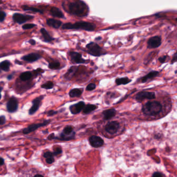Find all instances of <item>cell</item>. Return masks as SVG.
<instances>
[{"label":"cell","mask_w":177,"mask_h":177,"mask_svg":"<svg viewBox=\"0 0 177 177\" xmlns=\"http://www.w3.org/2000/svg\"><path fill=\"white\" fill-rule=\"evenodd\" d=\"M67 11L73 16L83 17L88 14L89 8L82 0H72L68 4Z\"/></svg>","instance_id":"obj_1"},{"label":"cell","mask_w":177,"mask_h":177,"mask_svg":"<svg viewBox=\"0 0 177 177\" xmlns=\"http://www.w3.org/2000/svg\"><path fill=\"white\" fill-rule=\"evenodd\" d=\"M163 106L160 102L156 101H148L142 107L141 111L143 114L149 117H154L161 113Z\"/></svg>","instance_id":"obj_2"},{"label":"cell","mask_w":177,"mask_h":177,"mask_svg":"<svg viewBox=\"0 0 177 177\" xmlns=\"http://www.w3.org/2000/svg\"><path fill=\"white\" fill-rule=\"evenodd\" d=\"M64 30H82L84 31L92 32L96 29V26L92 23L85 21H79L74 23H67L62 27Z\"/></svg>","instance_id":"obj_3"},{"label":"cell","mask_w":177,"mask_h":177,"mask_svg":"<svg viewBox=\"0 0 177 177\" xmlns=\"http://www.w3.org/2000/svg\"><path fill=\"white\" fill-rule=\"evenodd\" d=\"M86 52L95 57H100L108 53L101 47H100L98 43L95 42H90L86 46Z\"/></svg>","instance_id":"obj_4"},{"label":"cell","mask_w":177,"mask_h":177,"mask_svg":"<svg viewBox=\"0 0 177 177\" xmlns=\"http://www.w3.org/2000/svg\"><path fill=\"white\" fill-rule=\"evenodd\" d=\"M76 132L72 126H67L63 129L61 133L57 136H55V139L60 141H69L75 138Z\"/></svg>","instance_id":"obj_5"},{"label":"cell","mask_w":177,"mask_h":177,"mask_svg":"<svg viewBox=\"0 0 177 177\" xmlns=\"http://www.w3.org/2000/svg\"><path fill=\"white\" fill-rule=\"evenodd\" d=\"M51 123L50 120H44L42 122L37 123H33L28 126L23 130V133L24 135L30 134L32 132L36 131L37 129L41 127H44L45 126H48V124Z\"/></svg>","instance_id":"obj_6"},{"label":"cell","mask_w":177,"mask_h":177,"mask_svg":"<svg viewBox=\"0 0 177 177\" xmlns=\"http://www.w3.org/2000/svg\"><path fill=\"white\" fill-rule=\"evenodd\" d=\"M156 98V95L155 92L142 91L137 93L136 94L135 100L137 102L141 103L144 100H152Z\"/></svg>","instance_id":"obj_7"},{"label":"cell","mask_w":177,"mask_h":177,"mask_svg":"<svg viewBox=\"0 0 177 177\" xmlns=\"http://www.w3.org/2000/svg\"><path fill=\"white\" fill-rule=\"evenodd\" d=\"M68 55L73 64H87L89 62V60H85L83 58L82 54L78 52L70 51Z\"/></svg>","instance_id":"obj_8"},{"label":"cell","mask_w":177,"mask_h":177,"mask_svg":"<svg viewBox=\"0 0 177 177\" xmlns=\"http://www.w3.org/2000/svg\"><path fill=\"white\" fill-rule=\"evenodd\" d=\"M44 97H45L44 95H40L32 100V106L31 107L28 112L29 115L30 116L33 115L39 110Z\"/></svg>","instance_id":"obj_9"},{"label":"cell","mask_w":177,"mask_h":177,"mask_svg":"<svg viewBox=\"0 0 177 177\" xmlns=\"http://www.w3.org/2000/svg\"><path fill=\"white\" fill-rule=\"evenodd\" d=\"M120 128V124L117 121H112L107 123L105 127L106 132L110 135H114L118 133Z\"/></svg>","instance_id":"obj_10"},{"label":"cell","mask_w":177,"mask_h":177,"mask_svg":"<svg viewBox=\"0 0 177 177\" xmlns=\"http://www.w3.org/2000/svg\"><path fill=\"white\" fill-rule=\"evenodd\" d=\"M7 111L12 113L17 111L19 107V102L17 98L15 97H11L6 103Z\"/></svg>","instance_id":"obj_11"},{"label":"cell","mask_w":177,"mask_h":177,"mask_svg":"<svg viewBox=\"0 0 177 177\" xmlns=\"http://www.w3.org/2000/svg\"><path fill=\"white\" fill-rule=\"evenodd\" d=\"M162 45V38L159 36H155L149 39L147 42V48L155 49L158 48Z\"/></svg>","instance_id":"obj_12"},{"label":"cell","mask_w":177,"mask_h":177,"mask_svg":"<svg viewBox=\"0 0 177 177\" xmlns=\"http://www.w3.org/2000/svg\"><path fill=\"white\" fill-rule=\"evenodd\" d=\"M85 105V103L84 101H79L78 103L71 105L69 107L70 111L71 113V114H73V115L79 114L82 112Z\"/></svg>","instance_id":"obj_13"},{"label":"cell","mask_w":177,"mask_h":177,"mask_svg":"<svg viewBox=\"0 0 177 177\" xmlns=\"http://www.w3.org/2000/svg\"><path fill=\"white\" fill-rule=\"evenodd\" d=\"M89 142L93 148H99L103 146L104 140L101 137L98 136L93 135L89 138Z\"/></svg>","instance_id":"obj_14"},{"label":"cell","mask_w":177,"mask_h":177,"mask_svg":"<svg viewBox=\"0 0 177 177\" xmlns=\"http://www.w3.org/2000/svg\"><path fill=\"white\" fill-rule=\"evenodd\" d=\"M42 56L39 53H30L22 56L21 59L28 63H33L40 60Z\"/></svg>","instance_id":"obj_15"},{"label":"cell","mask_w":177,"mask_h":177,"mask_svg":"<svg viewBox=\"0 0 177 177\" xmlns=\"http://www.w3.org/2000/svg\"><path fill=\"white\" fill-rule=\"evenodd\" d=\"M33 17L29 15H24L20 14H15L13 15V20L15 22L19 24H22L26 23V21L33 19Z\"/></svg>","instance_id":"obj_16"},{"label":"cell","mask_w":177,"mask_h":177,"mask_svg":"<svg viewBox=\"0 0 177 177\" xmlns=\"http://www.w3.org/2000/svg\"><path fill=\"white\" fill-rule=\"evenodd\" d=\"M79 66H72L68 69L67 72L64 74L63 75V78L66 80L70 81L74 77L76 74L77 73V71L79 70Z\"/></svg>","instance_id":"obj_17"},{"label":"cell","mask_w":177,"mask_h":177,"mask_svg":"<svg viewBox=\"0 0 177 177\" xmlns=\"http://www.w3.org/2000/svg\"><path fill=\"white\" fill-rule=\"evenodd\" d=\"M159 75V72L157 71H152L145 76L140 78L139 80L141 83H146L152 81L155 78L158 77Z\"/></svg>","instance_id":"obj_18"},{"label":"cell","mask_w":177,"mask_h":177,"mask_svg":"<svg viewBox=\"0 0 177 177\" xmlns=\"http://www.w3.org/2000/svg\"><path fill=\"white\" fill-rule=\"evenodd\" d=\"M116 113L117 111L115 108H110L108 109L105 110L102 113V119L106 121L110 120L116 116Z\"/></svg>","instance_id":"obj_19"},{"label":"cell","mask_w":177,"mask_h":177,"mask_svg":"<svg viewBox=\"0 0 177 177\" xmlns=\"http://www.w3.org/2000/svg\"><path fill=\"white\" fill-rule=\"evenodd\" d=\"M97 108H98V106L95 104H88L86 105L85 104L82 111L83 114L84 115H87L96 110Z\"/></svg>","instance_id":"obj_20"},{"label":"cell","mask_w":177,"mask_h":177,"mask_svg":"<svg viewBox=\"0 0 177 177\" xmlns=\"http://www.w3.org/2000/svg\"><path fill=\"white\" fill-rule=\"evenodd\" d=\"M83 92V88H74L71 89L69 92V95L71 98L80 97Z\"/></svg>","instance_id":"obj_21"},{"label":"cell","mask_w":177,"mask_h":177,"mask_svg":"<svg viewBox=\"0 0 177 177\" xmlns=\"http://www.w3.org/2000/svg\"><path fill=\"white\" fill-rule=\"evenodd\" d=\"M47 24L55 29H58L62 25V22L54 19H49L47 20Z\"/></svg>","instance_id":"obj_22"},{"label":"cell","mask_w":177,"mask_h":177,"mask_svg":"<svg viewBox=\"0 0 177 177\" xmlns=\"http://www.w3.org/2000/svg\"><path fill=\"white\" fill-rule=\"evenodd\" d=\"M132 81V80L129 79L127 77L118 78L115 79V84L117 85H126L127 84L131 83Z\"/></svg>","instance_id":"obj_23"},{"label":"cell","mask_w":177,"mask_h":177,"mask_svg":"<svg viewBox=\"0 0 177 177\" xmlns=\"http://www.w3.org/2000/svg\"><path fill=\"white\" fill-rule=\"evenodd\" d=\"M33 74L31 72L26 71V72H22L21 74L20 75L19 78L21 81H26L30 80L33 77Z\"/></svg>","instance_id":"obj_24"},{"label":"cell","mask_w":177,"mask_h":177,"mask_svg":"<svg viewBox=\"0 0 177 177\" xmlns=\"http://www.w3.org/2000/svg\"><path fill=\"white\" fill-rule=\"evenodd\" d=\"M11 66V63L9 60H4L0 63V69L7 72L10 71Z\"/></svg>","instance_id":"obj_25"},{"label":"cell","mask_w":177,"mask_h":177,"mask_svg":"<svg viewBox=\"0 0 177 177\" xmlns=\"http://www.w3.org/2000/svg\"><path fill=\"white\" fill-rule=\"evenodd\" d=\"M50 13L52 16L57 18H62L64 17V15L63 12L60 10V9L57 7H53L50 10Z\"/></svg>","instance_id":"obj_26"},{"label":"cell","mask_w":177,"mask_h":177,"mask_svg":"<svg viewBox=\"0 0 177 177\" xmlns=\"http://www.w3.org/2000/svg\"><path fill=\"white\" fill-rule=\"evenodd\" d=\"M41 34H42V35H43L44 39L45 40V42H46V43H50V42H52L53 40H54V39H53V38L49 34V33L47 32V31L45 29H44V28L41 29Z\"/></svg>","instance_id":"obj_27"},{"label":"cell","mask_w":177,"mask_h":177,"mask_svg":"<svg viewBox=\"0 0 177 177\" xmlns=\"http://www.w3.org/2000/svg\"><path fill=\"white\" fill-rule=\"evenodd\" d=\"M61 67V64L58 61H54L50 62L48 65V68L53 70H57Z\"/></svg>","instance_id":"obj_28"},{"label":"cell","mask_w":177,"mask_h":177,"mask_svg":"<svg viewBox=\"0 0 177 177\" xmlns=\"http://www.w3.org/2000/svg\"><path fill=\"white\" fill-rule=\"evenodd\" d=\"M54 87V84L52 81H48L41 85V88L45 90H50Z\"/></svg>","instance_id":"obj_29"},{"label":"cell","mask_w":177,"mask_h":177,"mask_svg":"<svg viewBox=\"0 0 177 177\" xmlns=\"http://www.w3.org/2000/svg\"><path fill=\"white\" fill-rule=\"evenodd\" d=\"M96 88V85L94 83H90L87 85L86 87V90L87 91H92L95 90Z\"/></svg>","instance_id":"obj_30"},{"label":"cell","mask_w":177,"mask_h":177,"mask_svg":"<svg viewBox=\"0 0 177 177\" xmlns=\"http://www.w3.org/2000/svg\"><path fill=\"white\" fill-rule=\"evenodd\" d=\"M23 9L25 10H31V11H34V12H39V13H42V11L39 10V9H37L36 8H33V7H31L27 6H23Z\"/></svg>","instance_id":"obj_31"},{"label":"cell","mask_w":177,"mask_h":177,"mask_svg":"<svg viewBox=\"0 0 177 177\" xmlns=\"http://www.w3.org/2000/svg\"><path fill=\"white\" fill-rule=\"evenodd\" d=\"M59 111H56V110H50L47 111L46 113V114L48 117H53V116L56 115L58 114Z\"/></svg>","instance_id":"obj_32"},{"label":"cell","mask_w":177,"mask_h":177,"mask_svg":"<svg viewBox=\"0 0 177 177\" xmlns=\"http://www.w3.org/2000/svg\"><path fill=\"white\" fill-rule=\"evenodd\" d=\"M168 56L167 55H164L163 56H160L158 59V61L161 63V64H163L166 61V60L167 59Z\"/></svg>","instance_id":"obj_33"},{"label":"cell","mask_w":177,"mask_h":177,"mask_svg":"<svg viewBox=\"0 0 177 177\" xmlns=\"http://www.w3.org/2000/svg\"><path fill=\"white\" fill-rule=\"evenodd\" d=\"M44 158H50V157H54V154L53 152H51L50 151H46L44 152L43 154Z\"/></svg>","instance_id":"obj_34"},{"label":"cell","mask_w":177,"mask_h":177,"mask_svg":"<svg viewBox=\"0 0 177 177\" xmlns=\"http://www.w3.org/2000/svg\"><path fill=\"white\" fill-rule=\"evenodd\" d=\"M6 121V117L4 115L0 116V126H3L4 124H5Z\"/></svg>","instance_id":"obj_35"},{"label":"cell","mask_w":177,"mask_h":177,"mask_svg":"<svg viewBox=\"0 0 177 177\" xmlns=\"http://www.w3.org/2000/svg\"><path fill=\"white\" fill-rule=\"evenodd\" d=\"M36 25L34 24H31V23L26 24L23 26V29L24 30H28V29H32V27H34Z\"/></svg>","instance_id":"obj_36"},{"label":"cell","mask_w":177,"mask_h":177,"mask_svg":"<svg viewBox=\"0 0 177 177\" xmlns=\"http://www.w3.org/2000/svg\"><path fill=\"white\" fill-rule=\"evenodd\" d=\"M62 149L60 148H57L54 149V152H53L54 155H57L60 154L62 153Z\"/></svg>","instance_id":"obj_37"},{"label":"cell","mask_w":177,"mask_h":177,"mask_svg":"<svg viewBox=\"0 0 177 177\" xmlns=\"http://www.w3.org/2000/svg\"><path fill=\"white\" fill-rule=\"evenodd\" d=\"M54 162H55V159H54V157H50V158H46V162L48 164H52Z\"/></svg>","instance_id":"obj_38"},{"label":"cell","mask_w":177,"mask_h":177,"mask_svg":"<svg viewBox=\"0 0 177 177\" xmlns=\"http://www.w3.org/2000/svg\"><path fill=\"white\" fill-rule=\"evenodd\" d=\"M177 52H175L173 55L172 60L171 61V64H174V63L177 62Z\"/></svg>","instance_id":"obj_39"},{"label":"cell","mask_w":177,"mask_h":177,"mask_svg":"<svg viewBox=\"0 0 177 177\" xmlns=\"http://www.w3.org/2000/svg\"><path fill=\"white\" fill-rule=\"evenodd\" d=\"M106 95L108 97H110V98H116L115 96H116V94L114 93H113V92H107V93L106 94Z\"/></svg>","instance_id":"obj_40"},{"label":"cell","mask_w":177,"mask_h":177,"mask_svg":"<svg viewBox=\"0 0 177 177\" xmlns=\"http://www.w3.org/2000/svg\"><path fill=\"white\" fill-rule=\"evenodd\" d=\"M6 14L3 11H0V21H3L5 18Z\"/></svg>","instance_id":"obj_41"},{"label":"cell","mask_w":177,"mask_h":177,"mask_svg":"<svg viewBox=\"0 0 177 177\" xmlns=\"http://www.w3.org/2000/svg\"><path fill=\"white\" fill-rule=\"evenodd\" d=\"M55 135L54 133H51L47 137V139L49 140H54L55 139Z\"/></svg>","instance_id":"obj_42"},{"label":"cell","mask_w":177,"mask_h":177,"mask_svg":"<svg viewBox=\"0 0 177 177\" xmlns=\"http://www.w3.org/2000/svg\"><path fill=\"white\" fill-rule=\"evenodd\" d=\"M152 177H163V175L160 172H155L153 174Z\"/></svg>","instance_id":"obj_43"},{"label":"cell","mask_w":177,"mask_h":177,"mask_svg":"<svg viewBox=\"0 0 177 177\" xmlns=\"http://www.w3.org/2000/svg\"><path fill=\"white\" fill-rule=\"evenodd\" d=\"M29 43H30L31 45L32 46L35 45L36 44V40L33 39H31L29 41Z\"/></svg>","instance_id":"obj_44"},{"label":"cell","mask_w":177,"mask_h":177,"mask_svg":"<svg viewBox=\"0 0 177 177\" xmlns=\"http://www.w3.org/2000/svg\"><path fill=\"white\" fill-rule=\"evenodd\" d=\"M4 164V159L2 157H0V165Z\"/></svg>","instance_id":"obj_45"},{"label":"cell","mask_w":177,"mask_h":177,"mask_svg":"<svg viewBox=\"0 0 177 177\" xmlns=\"http://www.w3.org/2000/svg\"><path fill=\"white\" fill-rule=\"evenodd\" d=\"M13 75H8V76L7 77V79L8 80H11V79H13Z\"/></svg>","instance_id":"obj_46"},{"label":"cell","mask_w":177,"mask_h":177,"mask_svg":"<svg viewBox=\"0 0 177 177\" xmlns=\"http://www.w3.org/2000/svg\"><path fill=\"white\" fill-rule=\"evenodd\" d=\"M33 177H44L43 175H42L41 174H35Z\"/></svg>","instance_id":"obj_47"},{"label":"cell","mask_w":177,"mask_h":177,"mask_svg":"<svg viewBox=\"0 0 177 177\" xmlns=\"http://www.w3.org/2000/svg\"><path fill=\"white\" fill-rule=\"evenodd\" d=\"M3 88L2 87H1V86H0V100H1V98H2L1 92H2V90H3Z\"/></svg>","instance_id":"obj_48"},{"label":"cell","mask_w":177,"mask_h":177,"mask_svg":"<svg viewBox=\"0 0 177 177\" xmlns=\"http://www.w3.org/2000/svg\"><path fill=\"white\" fill-rule=\"evenodd\" d=\"M15 62H16V63H17V64H19V65L23 64H22V63H21V62H20L19 61H17V60H16V61H15Z\"/></svg>","instance_id":"obj_49"},{"label":"cell","mask_w":177,"mask_h":177,"mask_svg":"<svg viewBox=\"0 0 177 177\" xmlns=\"http://www.w3.org/2000/svg\"><path fill=\"white\" fill-rule=\"evenodd\" d=\"M1 2H1V1H0V3H1Z\"/></svg>","instance_id":"obj_50"},{"label":"cell","mask_w":177,"mask_h":177,"mask_svg":"<svg viewBox=\"0 0 177 177\" xmlns=\"http://www.w3.org/2000/svg\"><path fill=\"white\" fill-rule=\"evenodd\" d=\"M1 69H0V73H1Z\"/></svg>","instance_id":"obj_51"}]
</instances>
